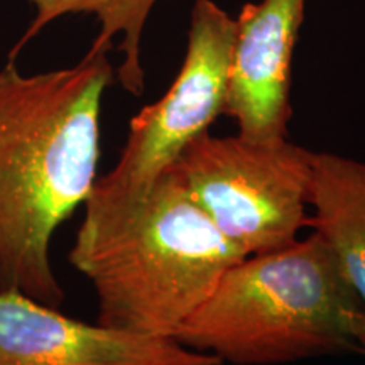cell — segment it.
<instances>
[{
    "mask_svg": "<svg viewBox=\"0 0 365 365\" xmlns=\"http://www.w3.org/2000/svg\"><path fill=\"white\" fill-rule=\"evenodd\" d=\"M108 51L91 44L76 65L36 75L0 66V289L54 308L65 291L49 250L98 180Z\"/></svg>",
    "mask_w": 365,
    "mask_h": 365,
    "instance_id": "cell-1",
    "label": "cell"
},
{
    "mask_svg": "<svg viewBox=\"0 0 365 365\" xmlns=\"http://www.w3.org/2000/svg\"><path fill=\"white\" fill-rule=\"evenodd\" d=\"M70 264L93 286L100 325L173 339L245 257L164 171L139 193L85 203Z\"/></svg>",
    "mask_w": 365,
    "mask_h": 365,
    "instance_id": "cell-2",
    "label": "cell"
},
{
    "mask_svg": "<svg viewBox=\"0 0 365 365\" xmlns=\"http://www.w3.org/2000/svg\"><path fill=\"white\" fill-rule=\"evenodd\" d=\"M173 340L222 364L365 355V307L318 232L232 264Z\"/></svg>",
    "mask_w": 365,
    "mask_h": 365,
    "instance_id": "cell-3",
    "label": "cell"
},
{
    "mask_svg": "<svg viewBox=\"0 0 365 365\" xmlns=\"http://www.w3.org/2000/svg\"><path fill=\"white\" fill-rule=\"evenodd\" d=\"M166 171L244 255L286 247L309 227L313 153L287 137L205 132Z\"/></svg>",
    "mask_w": 365,
    "mask_h": 365,
    "instance_id": "cell-4",
    "label": "cell"
},
{
    "mask_svg": "<svg viewBox=\"0 0 365 365\" xmlns=\"http://www.w3.org/2000/svg\"><path fill=\"white\" fill-rule=\"evenodd\" d=\"M235 19L212 0L191 9L188 48L170 90L130 120L127 143L112 171L90 196L120 198L156 181L225 108Z\"/></svg>",
    "mask_w": 365,
    "mask_h": 365,
    "instance_id": "cell-5",
    "label": "cell"
},
{
    "mask_svg": "<svg viewBox=\"0 0 365 365\" xmlns=\"http://www.w3.org/2000/svg\"><path fill=\"white\" fill-rule=\"evenodd\" d=\"M0 365H223L173 339L80 322L0 289Z\"/></svg>",
    "mask_w": 365,
    "mask_h": 365,
    "instance_id": "cell-6",
    "label": "cell"
},
{
    "mask_svg": "<svg viewBox=\"0 0 365 365\" xmlns=\"http://www.w3.org/2000/svg\"><path fill=\"white\" fill-rule=\"evenodd\" d=\"M307 0L245 4L235 19L223 113L239 134L286 139L291 120V65Z\"/></svg>",
    "mask_w": 365,
    "mask_h": 365,
    "instance_id": "cell-7",
    "label": "cell"
},
{
    "mask_svg": "<svg viewBox=\"0 0 365 365\" xmlns=\"http://www.w3.org/2000/svg\"><path fill=\"white\" fill-rule=\"evenodd\" d=\"M309 227L328 242L365 307V161L313 153Z\"/></svg>",
    "mask_w": 365,
    "mask_h": 365,
    "instance_id": "cell-8",
    "label": "cell"
},
{
    "mask_svg": "<svg viewBox=\"0 0 365 365\" xmlns=\"http://www.w3.org/2000/svg\"><path fill=\"white\" fill-rule=\"evenodd\" d=\"M34 6V19L22 36L9 59H16L29 41H33L46 26L66 14H91L97 17L100 33L93 39L95 46L112 48L115 38L120 39L118 51L122 65L118 81L129 93L143 95L144 68L140 63V43L149 14L158 0H29Z\"/></svg>",
    "mask_w": 365,
    "mask_h": 365,
    "instance_id": "cell-9",
    "label": "cell"
}]
</instances>
